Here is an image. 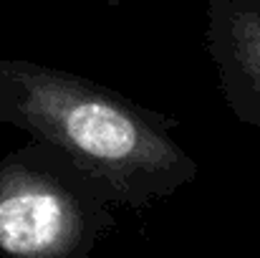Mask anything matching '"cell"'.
<instances>
[{
	"mask_svg": "<svg viewBox=\"0 0 260 258\" xmlns=\"http://www.w3.org/2000/svg\"><path fill=\"white\" fill-rule=\"evenodd\" d=\"M0 122L61 152L111 205L139 210L197 177L177 119L30 59L0 56Z\"/></svg>",
	"mask_w": 260,
	"mask_h": 258,
	"instance_id": "1",
	"label": "cell"
},
{
	"mask_svg": "<svg viewBox=\"0 0 260 258\" xmlns=\"http://www.w3.org/2000/svg\"><path fill=\"white\" fill-rule=\"evenodd\" d=\"M109 205L61 152L30 139L0 160V256L88 258L114 225Z\"/></svg>",
	"mask_w": 260,
	"mask_h": 258,
	"instance_id": "2",
	"label": "cell"
},
{
	"mask_svg": "<svg viewBox=\"0 0 260 258\" xmlns=\"http://www.w3.org/2000/svg\"><path fill=\"white\" fill-rule=\"evenodd\" d=\"M205 48L225 104L260 132V0H207Z\"/></svg>",
	"mask_w": 260,
	"mask_h": 258,
	"instance_id": "3",
	"label": "cell"
},
{
	"mask_svg": "<svg viewBox=\"0 0 260 258\" xmlns=\"http://www.w3.org/2000/svg\"><path fill=\"white\" fill-rule=\"evenodd\" d=\"M104 3H106V5H109V8H119V5H121V3H124V0H104Z\"/></svg>",
	"mask_w": 260,
	"mask_h": 258,
	"instance_id": "4",
	"label": "cell"
}]
</instances>
